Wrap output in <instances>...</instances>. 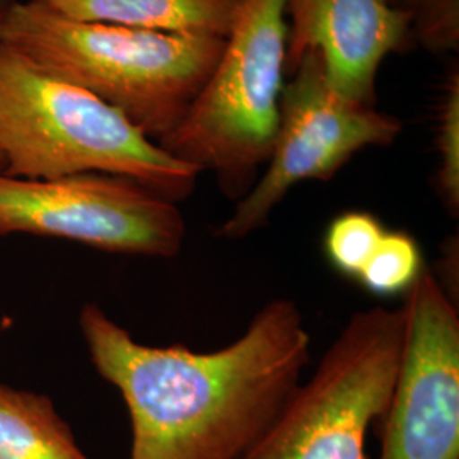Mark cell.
Returning a JSON list of instances; mask_svg holds the SVG:
<instances>
[{"mask_svg": "<svg viewBox=\"0 0 459 459\" xmlns=\"http://www.w3.org/2000/svg\"><path fill=\"white\" fill-rule=\"evenodd\" d=\"M81 330L94 368L126 403L132 459L244 458L310 364L303 315L284 298L212 352L140 344L94 303L83 307Z\"/></svg>", "mask_w": 459, "mask_h": 459, "instance_id": "1", "label": "cell"}, {"mask_svg": "<svg viewBox=\"0 0 459 459\" xmlns=\"http://www.w3.org/2000/svg\"><path fill=\"white\" fill-rule=\"evenodd\" d=\"M0 43L102 99L155 143L187 115L225 47L213 36L75 21L43 0H9Z\"/></svg>", "mask_w": 459, "mask_h": 459, "instance_id": "2", "label": "cell"}, {"mask_svg": "<svg viewBox=\"0 0 459 459\" xmlns=\"http://www.w3.org/2000/svg\"><path fill=\"white\" fill-rule=\"evenodd\" d=\"M0 157L2 172L13 178L113 174L174 203L191 196L199 178L113 106L5 43H0Z\"/></svg>", "mask_w": 459, "mask_h": 459, "instance_id": "3", "label": "cell"}, {"mask_svg": "<svg viewBox=\"0 0 459 459\" xmlns=\"http://www.w3.org/2000/svg\"><path fill=\"white\" fill-rule=\"evenodd\" d=\"M284 64V0H244L210 81L159 147L242 199L273 153Z\"/></svg>", "mask_w": 459, "mask_h": 459, "instance_id": "4", "label": "cell"}, {"mask_svg": "<svg viewBox=\"0 0 459 459\" xmlns=\"http://www.w3.org/2000/svg\"><path fill=\"white\" fill-rule=\"evenodd\" d=\"M403 308L351 315L312 377L242 459H368L366 437L394 394Z\"/></svg>", "mask_w": 459, "mask_h": 459, "instance_id": "5", "label": "cell"}, {"mask_svg": "<svg viewBox=\"0 0 459 459\" xmlns=\"http://www.w3.org/2000/svg\"><path fill=\"white\" fill-rule=\"evenodd\" d=\"M290 74L291 81L281 91L269 162L221 225L223 238L240 240L263 229L296 184L328 181L358 152L388 147L402 133L398 117L335 92L316 51H307Z\"/></svg>", "mask_w": 459, "mask_h": 459, "instance_id": "6", "label": "cell"}, {"mask_svg": "<svg viewBox=\"0 0 459 459\" xmlns=\"http://www.w3.org/2000/svg\"><path fill=\"white\" fill-rule=\"evenodd\" d=\"M13 233L169 259L181 252L186 221L178 203L128 178L85 172L21 179L0 170V237Z\"/></svg>", "mask_w": 459, "mask_h": 459, "instance_id": "7", "label": "cell"}, {"mask_svg": "<svg viewBox=\"0 0 459 459\" xmlns=\"http://www.w3.org/2000/svg\"><path fill=\"white\" fill-rule=\"evenodd\" d=\"M402 308V358L379 459H459L458 308L427 269Z\"/></svg>", "mask_w": 459, "mask_h": 459, "instance_id": "8", "label": "cell"}, {"mask_svg": "<svg viewBox=\"0 0 459 459\" xmlns=\"http://www.w3.org/2000/svg\"><path fill=\"white\" fill-rule=\"evenodd\" d=\"M284 17L286 74L316 51L332 89L362 104H375L383 60L413 45L411 17L386 0H284Z\"/></svg>", "mask_w": 459, "mask_h": 459, "instance_id": "9", "label": "cell"}, {"mask_svg": "<svg viewBox=\"0 0 459 459\" xmlns=\"http://www.w3.org/2000/svg\"><path fill=\"white\" fill-rule=\"evenodd\" d=\"M64 16L170 34L227 39L244 0H43Z\"/></svg>", "mask_w": 459, "mask_h": 459, "instance_id": "10", "label": "cell"}, {"mask_svg": "<svg viewBox=\"0 0 459 459\" xmlns=\"http://www.w3.org/2000/svg\"><path fill=\"white\" fill-rule=\"evenodd\" d=\"M0 459H92L47 394L0 385Z\"/></svg>", "mask_w": 459, "mask_h": 459, "instance_id": "11", "label": "cell"}, {"mask_svg": "<svg viewBox=\"0 0 459 459\" xmlns=\"http://www.w3.org/2000/svg\"><path fill=\"white\" fill-rule=\"evenodd\" d=\"M424 273V259L417 240L405 231L386 230L358 281L377 296L407 293Z\"/></svg>", "mask_w": 459, "mask_h": 459, "instance_id": "12", "label": "cell"}, {"mask_svg": "<svg viewBox=\"0 0 459 459\" xmlns=\"http://www.w3.org/2000/svg\"><path fill=\"white\" fill-rule=\"evenodd\" d=\"M385 231L373 214L349 212L337 216L328 225L324 240L328 263L347 278L358 279Z\"/></svg>", "mask_w": 459, "mask_h": 459, "instance_id": "13", "label": "cell"}, {"mask_svg": "<svg viewBox=\"0 0 459 459\" xmlns=\"http://www.w3.org/2000/svg\"><path fill=\"white\" fill-rule=\"evenodd\" d=\"M436 148L439 167L436 174L439 196L451 213L459 210V68L449 72L437 113Z\"/></svg>", "mask_w": 459, "mask_h": 459, "instance_id": "14", "label": "cell"}, {"mask_svg": "<svg viewBox=\"0 0 459 459\" xmlns=\"http://www.w3.org/2000/svg\"><path fill=\"white\" fill-rule=\"evenodd\" d=\"M411 17V43L429 53L459 49V0H386Z\"/></svg>", "mask_w": 459, "mask_h": 459, "instance_id": "15", "label": "cell"}, {"mask_svg": "<svg viewBox=\"0 0 459 459\" xmlns=\"http://www.w3.org/2000/svg\"><path fill=\"white\" fill-rule=\"evenodd\" d=\"M7 4H9V0H0V17H2V14H4V11H5ZM0 170H4V162H2V157H0Z\"/></svg>", "mask_w": 459, "mask_h": 459, "instance_id": "16", "label": "cell"}]
</instances>
